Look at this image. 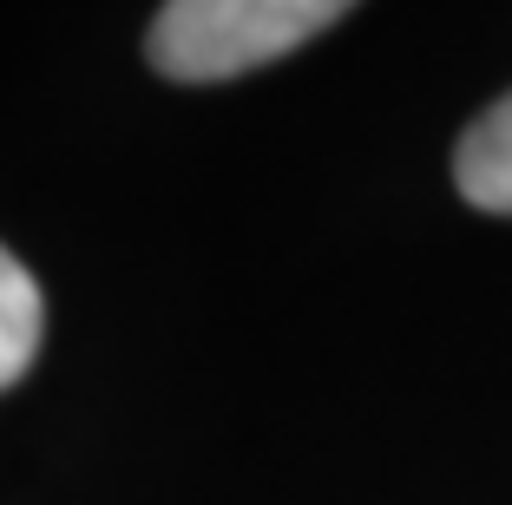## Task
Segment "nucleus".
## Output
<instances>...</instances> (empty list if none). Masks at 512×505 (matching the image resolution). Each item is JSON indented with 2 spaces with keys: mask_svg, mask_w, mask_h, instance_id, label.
I'll list each match as a JSON object with an SVG mask.
<instances>
[{
  "mask_svg": "<svg viewBox=\"0 0 512 505\" xmlns=\"http://www.w3.org/2000/svg\"><path fill=\"white\" fill-rule=\"evenodd\" d=\"M453 184L473 210L512 217V92L493 99L453 145Z\"/></svg>",
  "mask_w": 512,
  "mask_h": 505,
  "instance_id": "nucleus-2",
  "label": "nucleus"
},
{
  "mask_svg": "<svg viewBox=\"0 0 512 505\" xmlns=\"http://www.w3.org/2000/svg\"><path fill=\"white\" fill-rule=\"evenodd\" d=\"M348 7L355 0H165L145 33V53L178 86H217L309 46Z\"/></svg>",
  "mask_w": 512,
  "mask_h": 505,
  "instance_id": "nucleus-1",
  "label": "nucleus"
},
{
  "mask_svg": "<svg viewBox=\"0 0 512 505\" xmlns=\"http://www.w3.org/2000/svg\"><path fill=\"white\" fill-rule=\"evenodd\" d=\"M46 342V296L7 243H0V394L33 368Z\"/></svg>",
  "mask_w": 512,
  "mask_h": 505,
  "instance_id": "nucleus-3",
  "label": "nucleus"
}]
</instances>
